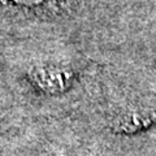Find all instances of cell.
I'll list each match as a JSON object with an SVG mask.
<instances>
[{
  "label": "cell",
  "mask_w": 156,
  "mask_h": 156,
  "mask_svg": "<svg viewBox=\"0 0 156 156\" xmlns=\"http://www.w3.org/2000/svg\"><path fill=\"white\" fill-rule=\"evenodd\" d=\"M14 2H17V3H21V4H37L39 2H42V0H14Z\"/></svg>",
  "instance_id": "cell-2"
},
{
  "label": "cell",
  "mask_w": 156,
  "mask_h": 156,
  "mask_svg": "<svg viewBox=\"0 0 156 156\" xmlns=\"http://www.w3.org/2000/svg\"><path fill=\"white\" fill-rule=\"evenodd\" d=\"M35 80L42 89L47 91L64 90L68 83V73L62 69H38L35 72Z\"/></svg>",
  "instance_id": "cell-1"
}]
</instances>
